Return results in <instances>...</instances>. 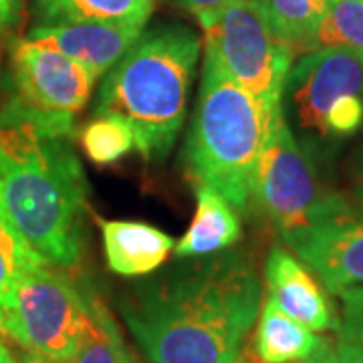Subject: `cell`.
Here are the masks:
<instances>
[{
    "label": "cell",
    "mask_w": 363,
    "mask_h": 363,
    "mask_svg": "<svg viewBox=\"0 0 363 363\" xmlns=\"http://www.w3.org/2000/svg\"><path fill=\"white\" fill-rule=\"evenodd\" d=\"M79 140L83 152L97 166H109L135 150L133 131L116 116H95L81 130Z\"/></svg>",
    "instance_id": "44dd1931"
},
{
    "label": "cell",
    "mask_w": 363,
    "mask_h": 363,
    "mask_svg": "<svg viewBox=\"0 0 363 363\" xmlns=\"http://www.w3.org/2000/svg\"><path fill=\"white\" fill-rule=\"evenodd\" d=\"M196 212L190 228L176 245V257L202 259L233 248L240 236V214L224 196L206 184H194Z\"/></svg>",
    "instance_id": "5bb4252c"
},
{
    "label": "cell",
    "mask_w": 363,
    "mask_h": 363,
    "mask_svg": "<svg viewBox=\"0 0 363 363\" xmlns=\"http://www.w3.org/2000/svg\"><path fill=\"white\" fill-rule=\"evenodd\" d=\"M204 57L267 107H279L295 49L281 39L257 0H233L202 25Z\"/></svg>",
    "instance_id": "ba28073f"
},
{
    "label": "cell",
    "mask_w": 363,
    "mask_h": 363,
    "mask_svg": "<svg viewBox=\"0 0 363 363\" xmlns=\"http://www.w3.org/2000/svg\"><path fill=\"white\" fill-rule=\"evenodd\" d=\"M359 202L363 206V172H362V184H359Z\"/></svg>",
    "instance_id": "f1b7e54d"
},
{
    "label": "cell",
    "mask_w": 363,
    "mask_h": 363,
    "mask_svg": "<svg viewBox=\"0 0 363 363\" xmlns=\"http://www.w3.org/2000/svg\"><path fill=\"white\" fill-rule=\"evenodd\" d=\"M311 269L327 293L363 285V216L345 212L283 238Z\"/></svg>",
    "instance_id": "30bf717a"
},
{
    "label": "cell",
    "mask_w": 363,
    "mask_h": 363,
    "mask_svg": "<svg viewBox=\"0 0 363 363\" xmlns=\"http://www.w3.org/2000/svg\"><path fill=\"white\" fill-rule=\"evenodd\" d=\"M234 363H260L255 355H250V351L242 350L238 353V357L234 359Z\"/></svg>",
    "instance_id": "83f0119b"
},
{
    "label": "cell",
    "mask_w": 363,
    "mask_h": 363,
    "mask_svg": "<svg viewBox=\"0 0 363 363\" xmlns=\"http://www.w3.org/2000/svg\"><path fill=\"white\" fill-rule=\"evenodd\" d=\"M145 26L71 23L57 26H35L26 39L63 52L85 67L95 79L107 75L116 63L140 39Z\"/></svg>",
    "instance_id": "7c38bea8"
},
{
    "label": "cell",
    "mask_w": 363,
    "mask_h": 363,
    "mask_svg": "<svg viewBox=\"0 0 363 363\" xmlns=\"http://www.w3.org/2000/svg\"><path fill=\"white\" fill-rule=\"evenodd\" d=\"M362 57H363V55H362Z\"/></svg>",
    "instance_id": "f546056e"
},
{
    "label": "cell",
    "mask_w": 363,
    "mask_h": 363,
    "mask_svg": "<svg viewBox=\"0 0 363 363\" xmlns=\"http://www.w3.org/2000/svg\"><path fill=\"white\" fill-rule=\"evenodd\" d=\"M21 6V0H0V33H6L18 23Z\"/></svg>",
    "instance_id": "d4e9b609"
},
{
    "label": "cell",
    "mask_w": 363,
    "mask_h": 363,
    "mask_svg": "<svg viewBox=\"0 0 363 363\" xmlns=\"http://www.w3.org/2000/svg\"><path fill=\"white\" fill-rule=\"evenodd\" d=\"M18 363H61V362H55V359H49V357H43V355H37V353H28V351H25V355L18 359Z\"/></svg>",
    "instance_id": "484cf974"
},
{
    "label": "cell",
    "mask_w": 363,
    "mask_h": 363,
    "mask_svg": "<svg viewBox=\"0 0 363 363\" xmlns=\"http://www.w3.org/2000/svg\"><path fill=\"white\" fill-rule=\"evenodd\" d=\"M298 363H363V347L347 341H325L321 350H317L311 357Z\"/></svg>",
    "instance_id": "603a6c76"
},
{
    "label": "cell",
    "mask_w": 363,
    "mask_h": 363,
    "mask_svg": "<svg viewBox=\"0 0 363 363\" xmlns=\"http://www.w3.org/2000/svg\"><path fill=\"white\" fill-rule=\"evenodd\" d=\"M97 79L63 52L30 39L11 45L9 101L30 116L75 125Z\"/></svg>",
    "instance_id": "9c48e42d"
},
{
    "label": "cell",
    "mask_w": 363,
    "mask_h": 363,
    "mask_svg": "<svg viewBox=\"0 0 363 363\" xmlns=\"http://www.w3.org/2000/svg\"><path fill=\"white\" fill-rule=\"evenodd\" d=\"M255 357L260 363H298L325 345L327 337L281 311L271 298L260 303Z\"/></svg>",
    "instance_id": "9a60e30c"
},
{
    "label": "cell",
    "mask_w": 363,
    "mask_h": 363,
    "mask_svg": "<svg viewBox=\"0 0 363 363\" xmlns=\"http://www.w3.org/2000/svg\"><path fill=\"white\" fill-rule=\"evenodd\" d=\"M200 51V37L188 26L143 30L101 81L93 116L123 119L143 160L162 162L184 128Z\"/></svg>",
    "instance_id": "3957f363"
},
{
    "label": "cell",
    "mask_w": 363,
    "mask_h": 363,
    "mask_svg": "<svg viewBox=\"0 0 363 363\" xmlns=\"http://www.w3.org/2000/svg\"><path fill=\"white\" fill-rule=\"evenodd\" d=\"M267 298L311 331H337L339 317L311 269L283 247H272L264 264Z\"/></svg>",
    "instance_id": "8fae6325"
},
{
    "label": "cell",
    "mask_w": 363,
    "mask_h": 363,
    "mask_svg": "<svg viewBox=\"0 0 363 363\" xmlns=\"http://www.w3.org/2000/svg\"><path fill=\"white\" fill-rule=\"evenodd\" d=\"M260 303L252 257L222 250L135 285L119 311L150 363H234Z\"/></svg>",
    "instance_id": "6da1fadb"
},
{
    "label": "cell",
    "mask_w": 363,
    "mask_h": 363,
    "mask_svg": "<svg viewBox=\"0 0 363 363\" xmlns=\"http://www.w3.org/2000/svg\"><path fill=\"white\" fill-rule=\"evenodd\" d=\"M337 339L363 347V285L343 291L341 295Z\"/></svg>",
    "instance_id": "7402d4cb"
},
{
    "label": "cell",
    "mask_w": 363,
    "mask_h": 363,
    "mask_svg": "<svg viewBox=\"0 0 363 363\" xmlns=\"http://www.w3.org/2000/svg\"><path fill=\"white\" fill-rule=\"evenodd\" d=\"M250 202L283 238L353 210L343 196L325 188L313 152L297 142L283 107L260 152Z\"/></svg>",
    "instance_id": "5b68a950"
},
{
    "label": "cell",
    "mask_w": 363,
    "mask_h": 363,
    "mask_svg": "<svg viewBox=\"0 0 363 363\" xmlns=\"http://www.w3.org/2000/svg\"><path fill=\"white\" fill-rule=\"evenodd\" d=\"M47 260L26 242L0 204V321L11 305L21 277Z\"/></svg>",
    "instance_id": "d6986e66"
},
{
    "label": "cell",
    "mask_w": 363,
    "mask_h": 363,
    "mask_svg": "<svg viewBox=\"0 0 363 363\" xmlns=\"http://www.w3.org/2000/svg\"><path fill=\"white\" fill-rule=\"evenodd\" d=\"M281 107L309 138H351L363 128V57L347 49L303 52L286 73Z\"/></svg>",
    "instance_id": "8992f818"
},
{
    "label": "cell",
    "mask_w": 363,
    "mask_h": 363,
    "mask_svg": "<svg viewBox=\"0 0 363 363\" xmlns=\"http://www.w3.org/2000/svg\"><path fill=\"white\" fill-rule=\"evenodd\" d=\"M272 30L295 52L307 49L333 0H257Z\"/></svg>",
    "instance_id": "ac0fdd59"
},
{
    "label": "cell",
    "mask_w": 363,
    "mask_h": 363,
    "mask_svg": "<svg viewBox=\"0 0 363 363\" xmlns=\"http://www.w3.org/2000/svg\"><path fill=\"white\" fill-rule=\"evenodd\" d=\"M279 107H267L204 57L196 111L184 143L186 172L194 184L218 190L247 214L259 157Z\"/></svg>",
    "instance_id": "277c9868"
},
{
    "label": "cell",
    "mask_w": 363,
    "mask_h": 363,
    "mask_svg": "<svg viewBox=\"0 0 363 363\" xmlns=\"http://www.w3.org/2000/svg\"><path fill=\"white\" fill-rule=\"evenodd\" d=\"M172 2H176L180 9L188 11L202 26L206 25L208 21H212L222 9H226L233 0H172Z\"/></svg>",
    "instance_id": "cb8c5ba5"
},
{
    "label": "cell",
    "mask_w": 363,
    "mask_h": 363,
    "mask_svg": "<svg viewBox=\"0 0 363 363\" xmlns=\"http://www.w3.org/2000/svg\"><path fill=\"white\" fill-rule=\"evenodd\" d=\"M85 281L77 283L69 271L40 262L21 277L0 331L28 353L71 363L87 327Z\"/></svg>",
    "instance_id": "52a82bcc"
},
{
    "label": "cell",
    "mask_w": 363,
    "mask_h": 363,
    "mask_svg": "<svg viewBox=\"0 0 363 363\" xmlns=\"http://www.w3.org/2000/svg\"><path fill=\"white\" fill-rule=\"evenodd\" d=\"M75 125L0 107V204L52 267L73 271L85 250L87 190Z\"/></svg>",
    "instance_id": "7a4b0ae2"
},
{
    "label": "cell",
    "mask_w": 363,
    "mask_h": 363,
    "mask_svg": "<svg viewBox=\"0 0 363 363\" xmlns=\"http://www.w3.org/2000/svg\"><path fill=\"white\" fill-rule=\"evenodd\" d=\"M315 49H347L363 55V0H333L305 52Z\"/></svg>",
    "instance_id": "ffe728a7"
},
{
    "label": "cell",
    "mask_w": 363,
    "mask_h": 363,
    "mask_svg": "<svg viewBox=\"0 0 363 363\" xmlns=\"http://www.w3.org/2000/svg\"><path fill=\"white\" fill-rule=\"evenodd\" d=\"M107 267L121 277H145L157 271L174 248V238L147 222L97 218Z\"/></svg>",
    "instance_id": "4fadbf2b"
},
{
    "label": "cell",
    "mask_w": 363,
    "mask_h": 363,
    "mask_svg": "<svg viewBox=\"0 0 363 363\" xmlns=\"http://www.w3.org/2000/svg\"><path fill=\"white\" fill-rule=\"evenodd\" d=\"M87 293V327L71 363H135L113 315L105 307L95 289L85 281Z\"/></svg>",
    "instance_id": "e0dca14e"
},
{
    "label": "cell",
    "mask_w": 363,
    "mask_h": 363,
    "mask_svg": "<svg viewBox=\"0 0 363 363\" xmlns=\"http://www.w3.org/2000/svg\"><path fill=\"white\" fill-rule=\"evenodd\" d=\"M37 26L101 23L145 26L154 0H33Z\"/></svg>",
    "instance_id": "2e32d148"
},
{
    "label": "cell",
    "mask_w": 363,
    "mask_h": 363,
    "mask_svg": "<svg viewBox=\"0 0 363 363\" xmlns=\"http://www.w3.org/2000/svg\"><path fill=\"white\" fill-rule=\"evenodd\" d=\"M0 363H18L13 357V353L9 351V347L2 343V339H0Z\"/></svg>",
    "instance_id": "4316f807"
}]
</instances>
